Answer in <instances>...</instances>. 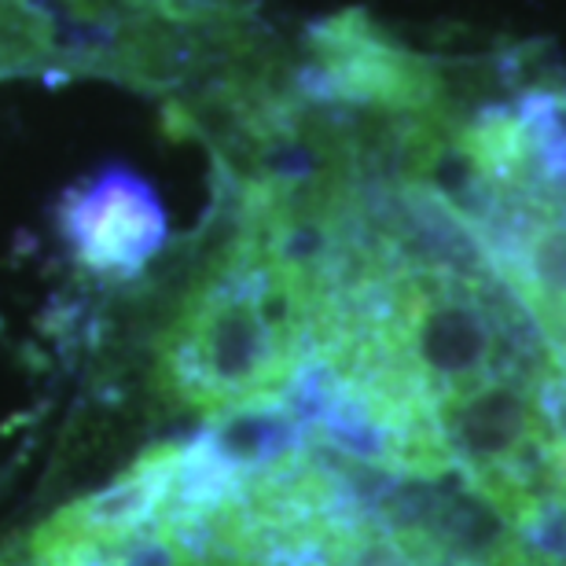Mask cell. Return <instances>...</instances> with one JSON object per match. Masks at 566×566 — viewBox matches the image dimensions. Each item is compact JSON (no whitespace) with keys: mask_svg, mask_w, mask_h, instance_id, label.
I'll return each instance as SVG.
<instances>
[{"mask_svg":"<svg viewBox=\"0 0 566 566\" xmlns=\"http://www.w3.org/2000/svg\"><path fill=\"white\" fill-rule=\"evenodd\" d=\"M63 235L85 269L126 280L163 251L166 218L140 177L111 169L66 199Z\"/></svg>","mask_w":566,"mask_h":566,"instance_id":"obj_3","label":"cell"},{"mask_svg":"<svg viewBox=\"0 0 566 566\" xmlns=\"http://www.w3.org/2000/svg\"><path fill=\"white\" fill-rule=\"evenodd\" d=\"M229 185V229L158 335V382L207 423L291 409L316 298L313 180L280 158H254Z\"/></svg>","mask_w":566,"mask_h":566,"instance_id":"obj_1","label":"cell"},{"mask_svg":"<svg viewBox=\"0 0 566 566\" xmlns=\"http://www.w3.org/2000/svg\"><path fill=\"white\" fill-rule=\"evenodd\" d=\"M0 566H60L55 552H49L38 537H22L0 548Z\"/></svg>","mask_w":566,"mask_h":566,"instance_id":"obj_4","label":"cell"},{"mask_svg":"<svg viewBox=\"0 0 566 566\" xmlns=\"http://www.w3.org/2000/svg\"><path fill=\"white\" fill-rule=\"evenodd\" d=\"M409 177L438 191L566 360V77L452 82Z\"/></svg>","mask_w":566,"mask_h":566,"instance_id":"obj_2","label":"cell"}]
</instances>
